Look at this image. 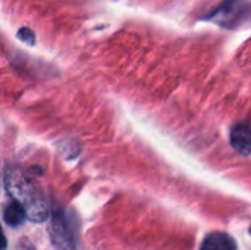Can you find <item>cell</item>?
Masks as SVG:
<instances>
[{"instance_id": "obj_4", "label": "cell", "mask_w": 251, "mask_h": 250, "mask_svg": "<svg viewBox=\"0 0 251 250\" xmlns=\"http://www.w3.org/2000/svg\"><path fill=\"white\" fill-rule=\"evenodd\" d=\"M200 250H237V245L225 233H212L204 239Z\"/></svg>"}, {"instance_id": "obj_8", "label": "cell", "mask_w": 251, "mask_h": 250, "mask_svg": "<svg viewBox=\"0 0 251 250\" xmlns=\"http://www.w3.org/2000/svg\"><path fill=\"white\" fill-rule=\"evenodd\" d=\"M250 234H251V228H250Z\"/></svg>"}, {"instance_id": "obj_6", "label": "cell", "mask_w": 251, "mask_h": 250, "mask_svg": "<svg viewBox=\"0 0 251 250\" xmlns=\"http://www.w3.org/2000/svg\"><path fill=\"white\" fill-rule=\"evenodd\" d=\"M18 38L24 43H26L28 46H34L35 44V34L32 32V29L24 27L18 31Z\"/></svg>"}, {"instance_id": "obj_2", "label": "cell", "mask_w": 251, "mask_h": 250, "mask_svg": "<svg viewBox=\"0 0 251 250\" xmlns=\"http://www.w3.org/2000/svg\"><path fill=\"white\" fill-rule=\"evenodd\" d=\"M204 19L213 21L225 28H234L251 19L250 0H225L213 10L204 15Z\"/></svg>"}, {"instance_id": "obj_5", "label": "cell", "mask_w": 251, "mask_h": 250, "mask_svg": "<svg viewBox=\"0 0 251 250\" xmlns=\"http://www.w3.org/2000/svg\"><path fill=\"white\" fill-rule=\"evenodd\" d=\"M3 217H4V221H6L7 225H10V227H18V225H21V224L24 222V220H25V217H26V211H25V208H24L18 200L13 199V200L6 206V209H4V212H3Z\"/></svg>"}, {"instance_id": "obj_3", "label": "cell", "mask_w": 251, "mask_h": 250, "mask_svg": "<svg viewBox=\"0 0 251 250\" xmlns=\"http://www.w3.org/2000/svg\"><path fill=\"white\" fill-rule=\"evenodd\" d=\"M231 146L243 156H249L251 153V124L240 122L235 124L229 134Z\"/></svg>"}, {"instance_id": "obj_1", "label": "cell", "mask_w": 251, "mask_h": 250, "mask_svg": "<svg viewBox=\"0 0 251 250\" xmlns=\"http://www.w3.org/2000/svg\"><path fill=\"white\" fill-rule=\"evenodd\" d=\"M4 184L9 194L25 208L31 221L41 222L47 218V203L43 194L19 168L9 167L6 169Z\"/></svg>"}, {"instance_id": "obj_7", "label": "cell", "mask_w": 251, "mask_h": 250, "mask_svg": "<svg viewBox=\"0 0 251 250\" xmlns=\"http://www.w3.org/2000/svg\"><path fill=\"white\" fill-rule=\"evenodd\" d=\"M6 246H7V242H6V237H4V234L1 231V227H0V250L4 249Z\"/></svg>"}]
</instances>
